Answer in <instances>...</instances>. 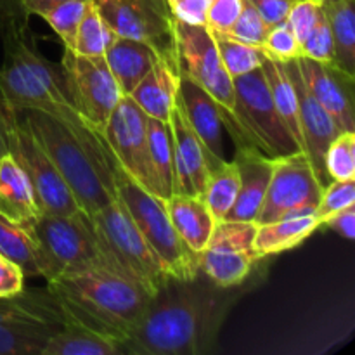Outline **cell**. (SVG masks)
<instances>
[{
  "label": "cell",
  "instance_id": "cell-1",
  "mask_svg": "<svg viewBox=\"0 0 355 355\" xmlns=\"http://www.w3.org/2000/svg\"><path fill=\"white\" fill-rule=\"evenodd\" d=\"M266 270L239 286L215 284L203 272L166 276L134 331L121 345L123 355H205L214 352L232 307L260 284Z\"/></svg>",
  "mask_w": 355,
  "mask_h": 355
},
{
  "label": "cell",
  "instance_id": "cell-2",
  "mask_svg": "<svg viewBox=\"0 0 355 355\" xmlns=\"http://www.w3.org/2000/svg\"><path fill=\"white\" fill-rule=\"evenodd\" d=\"M17 114L54 163L80 210L92 215L116 200L113 155L99 132L71 128L44 111L24 110Z\"/></svg>",
  "mask_w": 355,
  "mask_h": 355
},
{
  "label": "cell",
  "instance_id": "cell-3",
  "mask_svg": "<svg viewBox=\"0 0 355 355\" xmlns=\"http://www.w3.org/2000/svg\"><path fill=\"white\" fill-rule=\"evenodd\" d=\"M0 38L3 44L0 99L14 111H44L71 128L89 127L71 106L61 64L49 61L38 51L28 23L7 28Z\"/></svg>",
  "mask_w": 355,
  "mask_h": 355
},
{
  "label": "cell",
  "instance_id": "cell-4",
  "mask_svg": "<svg viewBox=\"0 0 355 355\" xmlns=\"http://www.w3.org/2000/svg\"><path fill=\"white\" fill-rule=\"evenodd\" d=\"M47 290L82 324L120 345L139 324L151 297L134 281L107 269L58 277L47 283Z\"/></svg>",
  "mask_w": 355,
  "mask_h": 355
},
{
  "label": "cell",
  "instance_id": "cell-5",
  "mask_svg": "<svg viewBox=\"0 0 355 355\" xmlns=\"http://www.w3.org/2000/svg\"><path fill=\"white\" fill-rule=\"evenodd\" d=\"M23 227L37 250L40 277L45 283L90 269L116 272L83 210L69 215L40 214Z\"/></svg>",
  "mask_w": 355,
  "mask_h": 355
},
{
  "label": "cell",
  "instance_id": "cell-6",
  "mask_svg": "<svg viewBox=\"0 0 355 355\" xmlns=\"http://www.w3.org/2000/svg\"><path fill=\"white\" fill-rule=\"evenodd\" d=\"M113 184L116 198L141 231L166 276L193 277L200 272L201 253L193 252L173 229L166 201L142 189L121 170L113 156Z\"/></svg>",
  "mask_w": 355,
  "mask_h": 355
},
{
  "label": "cell",
  "instance_id": "cell-7",
  "mask_svg": "<svg viewBox=\"0 0 355 355\" xmlns=\"http://www.w3.org/2000/svg\"><path fill=\"white\" fill-rule=\"evenodd\" d=\"M232 83L234 107L229 134L236 146H252L272 159L302 151L274 106L262 66L236 76Z\"/></svg>",
  "mask_w": 355,
  "mask_h": 355
},
{
  "label": "cell",
  "instance_id": "cell-8",
  "mask_svg": "<svg viewBox=\"0 0 355 355\" xmlns=\"http://www.w3.org/2000/svg\"><path fill=\"white\" fill-rule=\"evenodd\" d=\"M89 217L116 272L155 295L166 274L120 200L116 198Z\"/></svg>",
  "mask_w": 355,
  "mask_h": 355
},
{
  "label": "cell",
  "instance_id": "cell-9",
  "mask_svg": "<svg viewBox=\"0 0 355 355\" xmlns=\"http://www.w3.org/2000/svg\"><path fill=\"white\" fill-rule=\"evenodd\" d=\"M61 324L62 309L47 288L0 297V355H42Z\"/></svg>",
  "mask_w": 355,
  "mask_h": 355
},
{
  "label": "cell",
  "instance_id": "cell-10",
  "mask_svg": "<svg viewBox=\"0 0 355 355\" xmlns=\"http://www.w3.org/2000/svg\"><path fill=\"white\" fill-rule=\"evenodd\" d=\"M3 110L7 151L30 179L40 214L69 215L78 211V203L66 186L64 179L59 175L54 163L21 120L17 111L10 110L6 103Z\"/></svg>",
  "mask_w": 355,
  "mask_h": 355
},
{
  "label": "cell",
  "instance_id": "cell-11",
  "mask_svg": "<svg viewBox=\"0 0 355 355\" xmlns=\"http://www.w3.org/2000/svg\"><path fill=\"white\" fill-rule=\"evenodd\" d=\"M255 222H215L207 246L201 252L200 270L215 284L239 286L255 274L267 270V260L257 253Z\"/></svg>",
  "mask_w": 355,
  "mask_h": 355
},
{
  "label": "cell",
  "instance_id": "cell-12",
  "mask_svg": "<svg viewBox=\"0 0 355 355\" xmlns=\"http://www.w3.org/2000/svg\"><path fill=\"white\" fill-rule=\"evenodd\" d=\"M175 54L180 75L203 87L222 111L224 127H232L234 83L222 64L214 35L205 24H187L175 19Z\"/></svg>",
  "mask_w": 355,
  "mask_h": 355
},
{
  "label": "cell",
  "instance_id": "cell-13",
  "mask_svg": "<svg viewBox=\"0 0 355 355\" xmlns=\"http://www.w3.org/2000/svg\"><path fill=\"white\" fill-rule=\"evenodd\" d=\"M59 64L71 106L92 130L103 134L111 113L123 97L104 55L85 58L64 49Z\"/></svg>",
  "mask_w": 355,
  "mask_h": 355
},
{
  "label": "cell",
  "instance_id": "cell-14",
  "mask_svg": "<svg viewBox=\"0 0 355 355\" xmlns=\"http://www.w3.org/2000/svg\"><path fill=\"white\" fill-rule=\"evenodd\" d=\"M101 135L121 170L142 189L162 198L149 156L148 114L130 96L121 97Z\"/></svg>",
  "mask_w": 355,
  "mask_h": 355
},
{
  "label": "cell",
  "instance_id": "cell-15",
  "mask_svg": "<svg viewBox=\"0 0 355 355\" xmlns=\"http://www.w3.org/2000/svg\"><path fill=\"white\" fill-rule=\"evenodd\" d=\"M321 194L322 186L315 179L304 151L276 158L255 224L262 225L279 218L315 214Z\"/></svg>",
  "mask_w": 355,
  "mask_h": 355
},
{
  "label": "cell",
  "instance_id": "cell-16",
  "mask_svg": "<svg viewBox=\"0 0 355 355\" xmlns=\"http://www.w3.org/2000/svg\"><path fill=\"white\" fill-rule=\"evenodd\" d=\"M116 37L148 44L159 58H177L175 17L166 0H92Z\"/></svg>",
  "mask_w": 355,
  "mask_h": 355
},
{
  "label": "cell",
  "instance_id": "cell-17",
  "mask_svg": "<svg viewBox=\"0 0 355 355\" xmlns=\"http://www.w3.org/2000/svg\"><path fill=\"white\" fill-rule=\"evenodd\" d=\"M168 127L173 139V194L203 196L210 170L224 159L208 153L203 142L191 128L177 92L170 110Z\"/></svg>",
  "mask_w": 355,
  "mask_h": 355
},
{
  "label": "cell",
  "instance_id": "cell-18",
  "mask_svg": "<svg viewBox=\"0 0 355 355\" xmlns=\"http://www.w3.org/2000/svg\"><path fill=\"white\" fill-rule=\"evenodd\" d=\"M288 75L293 82L295 92L298 97V120H300L302 132V151L307 156L309 163L312 166L315 179L319 180L322 187L331 182L324 166V155L328 151L333 139L340 134V128L336 127L331 114L312 97L305 87L304 78L300 75L297 61L284 62Z\"/></svg>",
  "mask_w": 355,
  "mask_h": 355
},
{
  "label": "cell",
  "instance_id": "cell-19",
  "mask_svg": "<svg viewBox=\"0 0 355 355\" xmlns=\"http://www.w3.org/2000/svg\"><path fill=\"white\" fill-rule=\"evenodd\" d=\"M295 61L307 90L331 114L340 132H355L354 76L347 75L336 66L304 55Z\"/></svg>",
  "mask_w": 355,
  "mask_h": 355
},
{
  "label": "cell",
  "instance_id": "cell-20",
  "mask_svg": "<svg viewBox=\"0 0 355 355\" xmlns=\"http://www.w3.org/2000/svg\"><path fill=\"white\" fill-rule=\"evenodd\" d=\"M232 162L239 173V191L224 220L255 222L269 187L274 159L252 146H236Z\"/></svg>",
  "mask_w": 355,
  "mask_h": 355
},
{
  "label": "cell",
  "instance_id": "cell-21",
  "mask_svg": "<svg viewBox=\"0 0 355 355\" xmlns=\"http://www.w3.org/2000/svg\"><path fill=\"white\" fill-rule=\"evenodd\" d=\"M179 101L191 128L205 148L215 158L225 159L224 135H222V111L217 101L187 76L180 75Z\"/></svg>",
  "mask_w": 355,
  "mask_h": 355
},
{
  "label": "cell",
  "instance_id": "cell-22",
  "mask_svg": "<svg viewBox=\"0 0 355 355\" xmlns=\"http://www.w3.org/2000/svg\"><path fill=\"white\" fill-rule=\"evenodd\" d=\"M180 71L177 58H158L151 71L130 94L148 116L168 123L170 110L179 92Z\"/></svg>",
  "mask_w": 355,
  "mask_h": 355
},
{
  "label": "cell",
  "instance_id": "cell-23",
  "mask_svg": "<svg viewBox=\"0 0 355 355\" xmlns=\"http://www.w3.org/2000/svg\"><path fill=\"white\" fill-rule=\"evenodd\" d=\"M158 58V52L148 44L123 37H116L104 54L107 68L123 96L134 92L135 87L151 71Z\"/></svg>",
  "mask_w": 355,
  "mask_h": 355
},
{
  "label": "cell",
  "instance_id": "cell-24",
  "mask_svg": "<svg viewBox=\"0 0 355 355\" xmlns=\"http://www.w3.org/2000/svg\"><path fill=\"white\" fill-rule=\"evenodd\" d=\"M61 309V328L51 336L42 355H121V345L116 340L94 331L73 318L62 305Z\"/></svg>",
  "mask_w": 355,
  "mask_h": 355
},
{
  "label": "cell",
  "instance_id": "cell-25",
  "mask_svg": "<svg viewBox=\"0 0 355 355\" xmlns=\"http://www.w3.org/2000/svg\"><path fill=\"white\" fill-rule=\"evenodd\" d=\"M0 215L19 225L40 215L30 179L10 155L0 159Z\"/></svg>",
  "mask_w": 355,
  "mask_h": 355
},
{
  "label": "cell",
  "instance_id": "cell-26",
  "mask_svg": "<svg viewBox=\"0 0 355 355\" xmlns=\"http://www.w3.org/2000/svg\"><path fill=\"white\" fill-rule=\"evenodd\" d=\"M166 211L179 238L193 252H203L215 225L205 201L200 196L172 194L166 200Z\"/></svg>",
  "mask_w": 355,
  "mask_h": 355
},
{
  "label": "cell",
  "instance_id": "cell-27",
  "mask_svg": "<svg viewBox=\"0 0 355 355\" xmlns=\"http://www.w3.org/2000/svg\"><path fill=\"white\" fill-rule=\"evenodd\" d=\"M321 222L315 214L286 217L279 220L262 224L255 232V250L262 259H270L277 253L297 248L314 231H318Z\"/></svg>",
  "mask_w": 355,
  "mask_h": 355
},
{
  "label": "cell",
  "instance_id": "cell-28",
  "mask_svg": "<svg viewBox=\"0 0 355 355\" xmlns=\"http://www.w3.org/2000/svg\"><path fill=\"white\" fill-rule=\"evenodd\" d=\"M333 33V66L355 78V9L354 0H333L321 3Z\"/></svg>",
  "mask_w": 355,
  "mask_h": 355
},
{
  "label": "cell",
  "instance_id": "cell-29",
  "mask_svg": "<svg viewBox=\"0 0 355 355\" xmlns=\"http://www.w3.org/2000/svg\"><path fill=\"white\" fill-rule=\"evenodd\" d=\"M263 75H266L267 85H269L270 97L276 106L277 113H279L281 120L286 125L290 130L291 137L302 149V132H300V120H298V97L295 92L293 82H291L290 75H288L284 62L272 61L267 59L262 64Z\"/></svg>",
  "mask_w": 355,
  "mask_h": 355
},
{
  "label": "cell",
  "instance_id": "cell-30",
  "mask_svg": "<svg viewBox=\"0 0 355 355\" xmlns=\"http://www.w3.org/2000/svg\"><path fill=\"white\" fill-rule=\"evenodd\" d=\"M238 191L239 173L234 162L224 159L215 168L210 170L207 187H205V193L201 196V200L205 201V205L208 207L215 222L224 220L225 215L232 208V205L236 203Z\"/></svg>",
  "mask_w": 355,
  "mask_h": 355
},
{
  "label": "cell",
  "instance_id": "cell-31",
  "mask_svg": "<svg viewBox=\"0 0 355 355\" xmlns=\"http://www.w3.org/2000/svg\"><path fill=\"white\" fill-rule=\"evenodd\" d=\"M148 142L153 170L166 201L173 194V139L168 123L148 116Z\"/></svg>",
  "mask_w": 355,
  "mask_h": 355
},
{
  "label": "cell",
  "instance_id": "cell-32",
  "mask_svg": "<svg viewBox=\"0 0 355 355\" xmlns=\"http://www.w3.org/2000/svg\"><path fill=\"white\" fill-rule=\"evenodd\" d=\"M0 253L21 267L24 277H40L37 250L26 229L0 215Z\"/></svg>",
  "mask_w": 355,
  "mask_h": 355
},
{
  "label": "cell",
  "instance_id": "cell-33",
  "mask_svg": "<svg viewBox=\"0 0 355 355\" xmlns=\"http://www.w3.org/2000/svg\"><path fill=\"white\" fill-rule=\"evenodd\" d=\"M114 40H116V33L104 21L92 0H89L82 21H80L73 52L85 58H103Z\"/></svg>",
  "mask_w": 355,
  "mask_h": 355
},
{
  "label": "cell",
  "instance_id": "cell-34",
  "mask_svg": "<svg viewBox=\"0 0 355 355\" xmlns=\"http://www.w3.org/2000/svg\"><path fill=\"white\" fill-rule=\"evenodd\" d=\"M211 35H214L215 45H217L218 54H220L222 64H224L225 71L229 73L231 78L253 71V69L260 68L266 61V54L260 47L243 44V42L234 40L225 33Z\"/></svg>",
  "mask_w": 355,
  "mask_h": 355
},
{
  "label": "cell",
  "instance_id": "cell-35",
  "mask_svg": "<svg viewBox=\"0 0 355 355\" xmlns=\"http://www.w3.org/2000/svg\"><path fill=\"white\" fill-rule=\"evenodd\" d=\"M87 2L89 0H68V2H61L51 7L40 16L61 38L64 49H69V51H75L76 33H78L80 21L85 12Z\"/></svg>",
  "mask_w": 355,
  "mask_h": 355
},
{
  "label": "cell",
  "instance_id": "cell-36",
  "mask_svg": "<svg viewBox=\"0 0 355 355\" xmlns=\"http://www.w3.org/2000/svg\"><path fill=\"white\" fill-rule=\"evenodd\" d=\"M331 180H355V132H340L324 155Z\"/></svg>",
  "mask_w": 355,
  "mask_h": 355
},
{
  "label": "cell",
  "instance_id": "cell-37",
  "mask_svg": "<svg viewBox=\"0 0 355 355\" xmlns=\"http://www.w3.org/2000/svg\"><path fill=\"white\" fill-rule=\"evenodd\" d=\"M260 49H262L267 59L279 62L293 61V59L300 58L302 54L300 42L297 40L288 21H283V23L269 28V33H267Z\"/></svg>",
  "mask_w": 355,
  "mask_h": 355
},
{
  "label": "cell",
  "instance_id": "cell-38",
  "mask_svg": "<svg viewBox=\"0 0 355 355\" xmlns=\"http://www.w3.org/2000/svg\"><path fill=\"white\" fill-rule=\"evenodd\" d=\"M267 33H269V26L266 24V21L260 17V14L257 12V9L248 0H243L241 12L225 35H229L234 40L243 42V44L262 47Z\"/></svg>",
  "mask_w": 355,
  "mask_h": 355
},
{
  "label": "cell",
  "instance_id": "cell-39",
  "mask_svg": "<svg viewBox=\"0 0 355 355\" xmlns=\"http://www.w3.org/2000/svg\"><path fill=\"white\" fill-rule=\"evenodd\" d=\"M355 205V180H331L322 187L321 200L315 208V217L324 222L333 214Z\"/></svg>",
  "mask_w": 355,
  "mask_h": 355
},
{
  "label": "cell",
  "instance_id": "cell-40",
  "mask_svg": "<svg viewBox=\"0 0 355 355\" xmlns=\"http://www.w3.org/2000/svg\"><path fill=\"white\" fill-rule=\"evenodd\" d=\"M300 55L314 59V61L328 62V64L333 62V58H335V45H333L331 26H329V21L324 9H322L321 17H319L314 30L300 44Z\"/></svg>",
  "mask_w": 355,
  "mask_h": 355
},
{
  "label": "cell",
  "instance_id": "cell-41",
  "mask_svg": "<svg viewBox=\"0 0 355 355\" xmlns=\"http://www.w3.org/2000/svg\"><path fill=\"white\" fill-rule=\"evenodd\" d=\"M321 12L322 6L318 0H295L286 21L300 44L315 28L319 17H321Z\"/></svg>",
  "mask_w": 355,
  "mask_h": 355
},
{
  "label": "cell",
  "instance_id": "cell-42",
  "mask_svg": "<svg viewBox=\"0 0 355 355\" xmlns=\"http://www.w3.org/2000/svg\"><path fill=\"white\" fill-rule=\"evenodd\" d=\"M243 0H210L205 26L211 33H227L241 12Z\"/></svg>",
  "mask_w": 355,
  "mask_h": 355
},
{
  "label": "cell",
  "instance_id": "cell-43",
  "mask_svg": "<svg viewBox=\"0 0 355 355\" xmlns=\"http://www.w3.org/2000/svg\"><path fill=\"white\" fill-rule=\"evenodd\" d=\"M172 16L187 24H205L210 0H166Z\"/></svg>",
  "mask_w": 355,
  "mask_h": 355
},
{
  "label": "cell",
  "instance_id": "cell-44",
  "mask_svg": "<svg viewBox=\"0 0 355 355\" xmlns=\"http://www.w3.org/2000/svg\"><path fill=\"white\" fill-rule=\"evenodd\" d=\"M24 274L17 263L0 253V297H14L24 290Z\"/></svg>",
  "mask_w": 355,
  "mask_h": 355
},
{
  "label": "cell",
  "instance_id": "cell-45",
  "mask_svg": "<svg viewBox=\"0 0 355 355\" xmlns=\"http://www.w3.org/2000/svg\"><path fill=\"white\" fill-rule=\"evenodd\" d=\"M269 28L286 21L295 0H248Z\"/></svg>",
  "mask_w": 355,
  "mask_h": 355
},
{
  "label": "cell",
  "instance_id": "cell-46",
  "mask_svg": "<svg viewBox=\"0 0 355 355\" xmlns=\"http://www.w3.org/2000/svg\"><path fill=\"white\" fill-rule=\"evenodd\" d=\"M321 225H326L328 229L335 231L336 234L345 238L347 241H352L355 238V205L345 208V210H340L336 211V214H333L331 217L326 218ZM321 225H319V227H321Z\"/></svg>",
  "mask_w": 355,
  "mask_h": 355
},
{
  "label": "cell",
  "instance_id": "cell-47",
  "mask_svg": "<svg viewBox=\"0 0 355 355\" xmlns=\"http://www.w3.org/2000/svg\"><path fill=\"white\" fill-rule=\"evenodd\" d=\"M30 17L23 9V0H0V37L10 26L26 24Z\"/></svg>",
  "mask_w": 355,
  "mask_h": 355
},
{
  "label": "cell",
  "instance_id": "cell-48",
  "mask_svg": "<svg viewBox=\"0 0 355 355\" xmlns=\"http://www.w3.org/2000/svg\"><path fill=\"white\" fill-rule=\"evenodd\" d=\"M61 2H68V0H23V9L26 16H42L45 10L51 7L58 6Z\"/></svg>",
  "mask_w": 355,
  "mask_h": 355
},
{
  "label": "cell",
  "instance_id": "cell-49",
  "mask_svg": "<svg viewBox=\"0 0 355 355\" xmlns=\"http://www.w3.org/2000/svg\"><path fill=\"white\" fill-rule=\"evenodd\" d=\"M6 155H9L6 144V110H3V103L0 99V159Z\"/></svg>",
  "mask_w": 355,
  "mask_h": 355
},
{
  "label": "cell",
  "instance_id": "cell-50",
  "mask_svg": "<svg viewBox=\"0 0 355 355\" xmlns=\"http://www.w3.org/2000/svg\"><path fill=\"white\" fill-rule=\"evenodd\" d=\"M318 2H321V3H326V2H333V0H318Z\"/></svg>",
  "mask_w": 355,
  "mask_h": 355
}]
</instances>
